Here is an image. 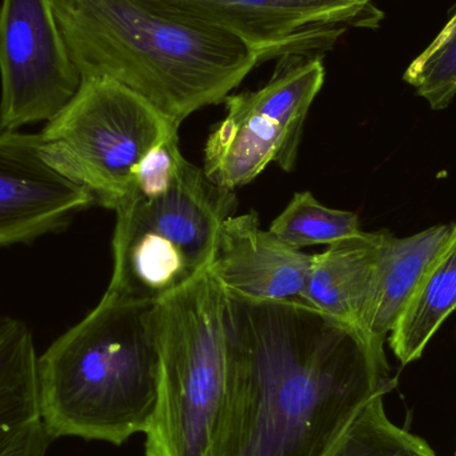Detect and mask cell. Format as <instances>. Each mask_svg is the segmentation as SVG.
Wrapping results in <instances>:
<instances>
[{"label": "cell", "instance_id": "1", "mask_svg": "<svg viewBox=\"0 0 456 456\" xmlns=\"http://www.w3.org/2000/svg\"><path fill=\"white\" fill-rule=\"evenodd\" d=\"M224 324L218 456H327L372 398L396 387L385 345L302 300L226 294Z\"/></svg>", "mask_w": 456, "mask_h": 456}, {"label": "cell", "instance_id": "7", "mask_svg": "<svg viewBox=\"0 0 456 456\" xmlns=\"http://www.w3.org/2000/svg\"><path fill=\"white\" fill-rule=\"evenodd\" d=\"M324 77L322 56H286L259 90L228 95L226 117L206 142L208 178L233 191L251 183L271 163L294 170L305 118Z\"/></svg>", "mask_w": 456, "mask_h": 456}, {"label": "cell", "instance_id": "2", "mask_svg": "<svg viewBox=\"0 0 456 456\" xmlns=\"http://www.w3.org/2000/svg\"><path fill=\"white\" fill-rule=\"evenodd\" d=\"M82 80L106 79L151 104L179 128L226 101L259 66L231 35L144 0H53Z\"/></svg>", "mask_w": 456, "mask_h": 456}, {"label": "cell", "instance_id": "13", "mask_svg": "<svg viewBox=\"0 0 456 456\" xmlns=\"http://www.w3.org/2000/svg\"><path fill=\"white\" fill-rule=\"evenodd\" d=\"M37 359L26 323L0 313V456H47Z\"/></svg>", "mask_w": 456, "mask_h": 456}, {"label": "cell", "instance_id": "14", "mask_svg": "<svg viewBox=\"0 0 456 456\" xmlns=\"http://www.w3.org/2000/svg\"><path fill=\"white\" fill-rule=\"evenodd\" d=\"M452 231V224H441L406 238L383 231L367 321V331L372 339L385 343L444 251Z\"/></svg>", "mask_w": 456, "mask_h": 456}, {"label": "cell", "instance_id": "4", "mask_svg": "<svg viewBox=\"0 0 456 456\" xmlns=\"http://www.w3.org/2000/svg\"><path fill=\"white\" fill-rule=\"evenodd\" d=\"M224 303L210 271L159 303V395L146 456H218L228 406Z\"/></svg>", "mask_w": 456, "mask_h": 456}, {"label": "cell", "instance_id": "9", "mask_svg": "<svg viewBox=\"0 0 456 456\" xmlns=\"http://www.w3.org/2000/svg\"><path fill=\"white\" fill-rule=\"evenodd\" d=\"M0 79V133L50 122L79 90L53 0H2Z\"/></svg>", "mask_w": 456, "mask_h": 456}, {"label": "cell", "instance_id": "3", "mask_svg": "<svg viewBox=\"0 0 456 456\" xmlns=\"http://www.w3.org/2000/svg\"><path fill=\"white\" fill-rule=\"evenodd\" d=\"M159 303L103 297L37 359L39 404L51 438L122 446L147 433L159 395Z\"/></svg>", "mask_w": 456, "mask_h": 456}, {"label": "cell", "instance_id": "15", "mask_svg": "<svg viewBox=\"0 0 456 456\" xmlns=\"http://www.w3.org/2000/svg\"><path fill=\"white\" fill-rule=\"evenodd\" d=\"M456 310V224L444 251L391 330L388 343L403 366L418 361Z\"/></svg>", "mask_w": 456, "mask_h": 456}, {"label": "cell", "instance_id": "19", "mask_svg": "<svg viewBox=\"0 0 456 456\" xmlns=\"http://www.w3.org/2000/svg\"><path fill=\"white\" fill-rule=\"evenodd\" d=\"M456 32V13L454 16H452V19H450L449 23L446 24V26L444 27V29H442L441 32H439L438 37H436V39L431 42V45H428V48H430V50H433V48L439 47V45H444V43L447 42V40L450 39V37H452Z\"/></svg>", "mask_w": 456, "mask_h": 456}, {"label": "cell", "instance_id": "18", "mask_svg": "<svg viewBox=\"0 0 456 456\" xmlns=\"http://www.w3.org/2000/svg\"><path fill=\"white\" fill-rule=\"evenodd\" d=\"M403 79L431 109H447L456 95V32L444 45L426 48L410 64Z\"/></svg>", "mask_w": 456, "mask_h": 456}, {"label": "cell", "instance_id": "12", "mask_svg": "<svg viewBox=\"0 0 456 456\" xmlns=\"http://www.w3.org/2000/svg\"><path fill=\"white\" fill-rule=\"evenodd\" d=\"M383 231L363 232L313 255L299 300L377 342L367 331ZM385 345V343H379Z\"/></svg>", "mask_w": 456, "mask_h": 456}, {"label": "cell", "instance_id": "16", "mask_svg": "<svg viewBox=\"0 0 456 456\" xmlns=\"http://www.w3.org/2000/svg\"><path fill=\"white\" fill-rule=\"evenodd\" d=\"M327 456H438L419 436L394 425L385 395L372 398L351 420Z\"/></svg>", "mask_w": 456, "mask_h": 456}, {"label": "cell", "instance_id": "5", "mask_svg": "<svg viewBox=\"0 0 456 456\" xmlns=\"http://www.w3.org/2000/svg\"><path fill=\"white\" fill-rule=\"evenodd\" d=\"M235 192L190 162L167 190L131 197L115 210L114 271L104 297L160 303L205 275Z\"/></svg>", "mask_w": 456, "mask_h": 456}, {"label": "cell", "instance_id": "8", "mask_svg": "<svg viewBox=\"0 0 456 456\" xmlns=\"http://www.w3.org/2000/svg\"><path fill=\"white\" fill-rule=\"evenodd\" d=\"M159 10L240 40L260 63L286 56H322L353 29L385 19L374 0H144Z\"/></svg>", "mask_w": 456, "mask_h": 456}, {"label": "cell", "instance_id": "11", "mask_svg": "<svg viewBox=\"0 0 456 456\" xmlns=\"http://www.w3.org/2000/svg\"><path fill=\"white\" fill-rule=\"evenodd\" d=\"M313 255L262 230L255 211L228 216L219 228L210 271L224 291L249 300L299 299Z\"/></svg>", "mask_w": 456, "mask_h": 456}, {"label": "cell", "instance_id": "6", "mask_svg": "<svg viewBox=\"0 0 456 456\" xmlns=\"http://www.w3.org/2000/svg\"><path fill=\"white\" fill-rule=\"evenodd\" d=\"M178 130L133 91L86 79L39 134L40 149L51 168L115 211L127 200L142 160Z\"/></svg>", "mask_w": 456, "mask_h": 456}, {"label": "cell", "instance_id": "17", "mask_svg": "<svg viewBox=\"0 0 456 456\" xmlns=\"http://www.w3.org/2000/svg\"><path fill=\"white\" fill-rule=\"evenodd\" d=\"M268 230L295 248L331 244L364 232L358 216L322 205L311 192H297Z\"/></svg>", "mask_w": 456, "mask_h": 456}, {"label": "cell", "instance_id": "10", "mask_svg": "<svg viewBox=\"0 0 456 456\" xmlns=\"http://www.w3.org/2000/svg\"><path fill=\"white\" fill-rule=\"evenodd\" d=\"M93 205L87 190L45 162L39 134L0 133V246L29 244L64 230Z\"/></svg>", "mask_w": 456, "mask_h": 456}]
</instances>
